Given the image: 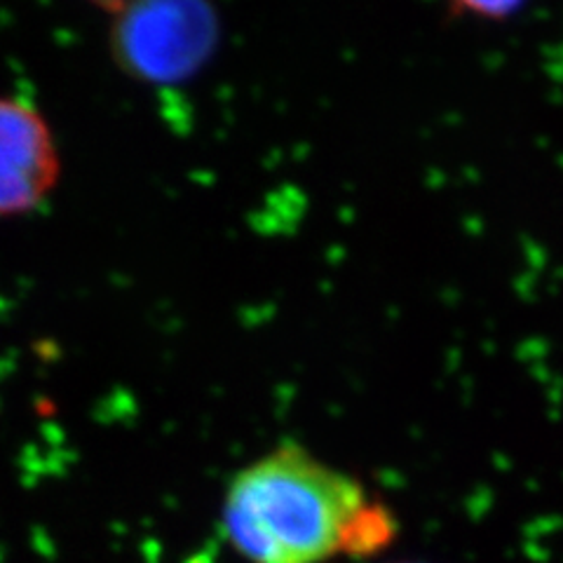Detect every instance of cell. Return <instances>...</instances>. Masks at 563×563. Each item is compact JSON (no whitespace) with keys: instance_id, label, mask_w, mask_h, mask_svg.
Segmentation results:
<instances>
[{"instance_id":"cell-2","label":"cell","mask_w":563,"mask_h":563,"mask_svg":"<svg viewBox=\"0 0 563 563\" xmlns=\"http://www.w3.org/2000/svg\"><path fill=\"white\" fill-rule=\"evenodd\" d=\"M109 45L128 78L176 85L198 76L221 41V16L202 0L106 3Z\"/></svg>"},{"instance_id":"cell-1","label":"cell","mask_w":563,"mask_h":563,"mask_svg":"<svg viewBox=\"0 0 563 563\" xmlns=\"http://www.w3.org/2000/svg\"><path fill=\"white\" fill-rule=\"evenodd\" d=\"M372 505L352 474L282 442L228 484L223 531L250 563H324L350 556Z\"/></svg>"},{"instance_id":"cell-3","label":"cell","mask_w":563,"mask_h":563,"mask_svg":"<svg viewBox=\"0 0 563 563\" xmlns=\"http://www.w3.org/2000/svg\"><path fill=\"white\" fill-rule=\"evenodd\" d=\"M59 172L47 120L24 99L0 97V219L41 207L55 190Z\"/></svg>"}]
</instances>
